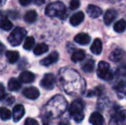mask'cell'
<instances>
[{"mask_svg":"<svg viewBox=\"0 0 126 125\" xmlns=\"http://www.w3.org/2000/svg\"><path fill=\"white\" fill-rule=\"evenodd\" d=\"M61 80L64 91L68 94H74L81 93L85 87L84 80L75 70H62Z\"/></svg>","mask_w":126,"mask_h":125,"instance_id":"cell-1","label":"cell"},{"mask_svg":"<svg viewBox=\"0 0 126 125\" xmlns=\"http://www.w3.org/2000/svg\"><path fill=\"white\" fill-rule=\"evenodd\" d=\"M68 104L67 100L62 95H56L44 107V113L46 117L56 118L65 111Z\"/></svg>","mask_w":126,"mask_h":125,"instance_id":"cell-2","label":"cell"},{"mask_svg":"<svg viewBox=\"0 0 126 125\" xmlns=\"http://www.w3.org/2000/svg\"><path fill=\"white\" fill-rule=\"evenodd\" d=\"M45 12L47 16L63 19L66 15V9L65 5L62 2H53L47 5Z\"/></svg>","mask_w":126,"mask_h":125,"instance_id":"cell-3","label":"cell"},{"mask_svg":"<svg viewBox=\"0 0 126 125\" xmlns=\"http://www.w3.org/2000/svg\"><path fill=\"white\" fill-rule=\"evenodd\" d=\"M83 108H84V104L83 101L80 98L74 100L70 105L69 108V112L70 115L73 117V119L76 123H80L84 118V112H83Z\"/></svg>","mask_w":126,"mask_h":125,"instance_id":"cell-4","label":"cell"},{"mask_svg":"<svg viewBox=\"0 0 126 125\" xmlns=\"http://www.w3.org/2000/svg\"><path fill=\"white\" fill-rule=\"evenodd\" d=\"M27 34V30L23 28L17 27L10 33L8 38V41L12 46H17L19 45Z\"/></svg>","mask_w":126,"mask_h":125,"instance_id":"cell-5","label":"cell"},{"mask_svg":"<svg viewBox=\"0 0 126 125\" xmlns=\"http://www.w3.org/2000/svg\"><path fill=\"white\" fill-rule=\"evenodd\" d=\"M97 75L100 79L105 81H111L114 77L113 73L110 69L109 63L104 61H101L99 63L98 69H97Z\"/></svg>","mask_w":126,"mask_h":125,"instance_id":"cell-6","label":"cell"},{"mask_svg":"<svg viewBox=\"0 0 126 125\" xmlns=\"http://www.w3.org/2000/svg\"><path fill=\"white\" fill-rule=\"evenodd\" d=\"M55 82H56V79L52 74H46L40 82V85L44 88L51 90L54 87Z\"/></svg>","mask_w":126,"mask_h":125,"instance_id":"cell-7","label":"cell"},{"mask_svg":"<svg viewBox=\"0 0 126 125\" xmlns=\"http://www.w3.org/2000/svg\"><path fill=\"white\" fill-rule=\"evenodd\" d=\"M112 125H126V110L118 111L111 119Z\"/></svg>","mask_w":126,"mask_h":125,"instance_id":"cell-8","label":"cell"},{"mask_svg":"<svg viewBox=\"0 0 126 125\" xmlns=\"http://www.w3.org/2000/svg\"><path fill=\"white\" fill-rule=\"evenodd\" d=\"M109 58H110V60L114 63L123 62L126 58V53L125 52V51H123L122 49H115V50L112 51L111 53L110 54Z\"/></svg>","mask_w":126,"mask_h":125,"instance_id":"cell-9","label":"cell"},{"mask_svg":"<svg viewBox=\"0 0 126 125\" xmlns=\"http://www.w3.org/2000/svg\"><path fill=\"white\" fill-rule=\"evenodd\" d=\"M24 96L27 98H29V99H36L39 98L40 96V91L34 87H27L23 90L22 92Z\"/></svg>","mask_w":126,"mask_h":125,"instance_id":"cell-10","label":"cell"},{"mask_svg":"<svg viewBox=\"0 0 126 125\" xmlns=\"http://www.w3.org/2000/svg\"><path fill=\"white\" fill-rule=\"evenodd\" d=\"M25 114V109L23 105H16L13 109V120L14 122H19Z\"/></svg>","mask_w":126,"mask_h":125,"instance_id":"cell-11","label":"cell"},{"mask_svg":"<svg viewBox=\"0 0 126 125\" xmlns=\"http://www.w3.org/2000/svg\"><path fill=\"white\" fill-rule=\"evenodd\" d=\"M87 13L91 18H98L102 14V10L96 5L89 4L87 8Z\"/></svg>","mask_w":126,"mask_h":125,"instance_id":"cell-12","label":"cell"},{"mask_svg":"<svg viewBox=\"0 0 126 125\" xmlns=\"http://www.w3.org/2000/svg\"><path fill=\"white\" fill-rule=\"evenodd\" d=\"M58 53L57 52H53L49 56H47L45 58L42 59L40 63L44 66H49V65L56 63L58 61Z\"/></svg>","mask_w":126,"mask_h":125,"instance_id":"cell-13","label":"cell"},{"mask_svg":"<svg viewBox=\"0 0 126 125\" xmlns=\"http://www.w3.org/2000/svg\"><path fill=\"white\" fill-rule=\"evenodd\" d=\"M83 20H84V14H83V12L78 11L70 17V22L72 26L76 27V26L80 25L83 22Z\"/></svg>","mask_w":126,"mask_h":125,"instance_id":"cell-14","label":"cell"},{"mask_svg":"<svg viewBox=\"0 0 126 125\" xmlns=\"http://www.w3.org/2000/svg\"><path fill=\"white\" fill-rule=\"evenodd\" d=\"M117 11L113 9H110L105 13L104 15V22L106 25H110L117 17Z\"/></svg>","mask_w":126,"mask_h":125,"instance_id":"cell-15","label":"cell"},{"mask_svg":"<svg viewBox=\"0 0 126 125\" xmlns=\"http://www.w3.org/2000/svg\"><path fill=\"white\" fill-rule=\"evenodd\" d=\"M35 75L30 71H24L19 76V82L22 83H31L34 81Z\"/></svg>","mask_w":126,"mask_h":125,"instance_id":"cell-16","label":"cell"},{"mask_svg":"<svg viewBox=\"0 0 126 125\" xmlns=\"http://www.w3.org/2000/svg\"><path fill=\"white\" fill-rule=\"evenodd\" d=\"M74 40L76 42V43L80 44V45H88V43L90 42V40H91V38H90V36L88 34H87V33H78V34H76L75 36V38H74Z\"/></svg>","mask_w":126,"mask_h":125,"instance_id":"cell-17","label":"cell"},{"mask_svg":"<svg viewBox=\"0 0 126 125\" xmlns=\"http://www.w3.org/2000/svg\"><path fill=\"white\" fill-rule=\"evenodd\" d=\"M89 122L92 125H103L104 117L99 112H94L89 117Z\"/></svg>","mask_w":126,"mask_h":125,"instance_id":"cell-18","label":"cell"},{"mask_svg":"<svg viewBox=\"0 0 126 125\" xmlns=\"http://www.w3.org/2000/svg\"><path fill=\"white\" fill-rule=\"evenodd\" d=\"M90 50L95 55H100L102 52V41L100 39H95L94 41L93 42Z\"/></svg>","mask_w":126,"mask_h":125,"instance_id":"cell-19","label":"cell"},{"mask_svg":"<svg viewBox=\"0 0 126 125\" xmlns=\"http://www.w3.org/2000/svg\"><path fill=\"white\" fill-rule=\"evenodd\" d=\"M114 89L118 94V98H122L126 95V84L123 82H119L116 86L114 87Z\"/></svg>","mask_w":126,"mask_h":125,"instance_id":"cell-20","label":"cell"},{"mask_svg":"<svg viewBox=\"0 0 126 125\" xmlns=\"http://www.w3.org/2000/svg\"><path fill=\"white\" fill-rule=\"evenodd\" d=\"M48 52V45L45 43H40L35 46V48L33 49V53L36 56H40L42 54L46 53Z\"/></svg>","mask_w":126,"mask_h":125,"instance_id":"cell-21","label":"cell"},{"mask_svg":"<svg viewBox=\"0 0 126 125\" xmlns=\"http://www.w3.org/2000/svg\"><path fill=\"white\" fill-rule=\"evenodd\" d=\"M81 69H82L83 71L87 72V73L92 72L94 70V61L91 58L86 60L81 64Z\"/></svg>","mask_w":126,"mask_h":125,"instance_id":"cell-22","label":"cell"},{"mask_svg":"<svg viewBox=\"0 0 126 125\" xmlns=\"http://www.w3.org/2000/svg\"><path fill=\"white\" fill-rule=\"evenodd\" d=\"M6 57L10 63H15L18 61L20 55H19V52L16 51H8L6 52Z\"/></svg>","mask_w":126,"mask_h":125,"instance_id":"cell-23","label":"cell"},{"mask_svg":"<svg viewBox=\"0 0 126 125\" xmlns=\"http://www.w3.org/2000/svg\"><path fill=\"white\" fill-rule=\"evenodd\" d=\"M85 52L82 50H77L72 54L71 56V60L74 63H78V62H81L85 59Z\"/></svg>","mask_w":126,"mask_h":125,"instance_id":"cell-24","label":"cell"},{"mask_svg":"<svg viewBox=\"0 0 126 125\" xmlns=\"http://www.w3.org/2000/svg\"><path fill=\"white\" fill-rule=\"evenodd\" d=\"M8 87L10 91H18L21 88V82L17 79L11 78L8 82Z\"/></svg>","mask_w":126,"mask_h":125,"instance_id":"cell-25","label":"cell"},{"mask_svg":"<svg viewBox=\"0 0 126 125\" xmlns=\"http://www.w3.org/2000/svg\"><path fill=\"white\" fill-rule=\"evenodd\" d=\"M113 29L117 33H123L126 29V22L124 19H121V20L116 22L114 26H113Z\"/></svg>","mask_w":126,"mask_h":125,"instance_id":"cell-26","label":"cell"},{"mask_svg":"<svg viewBox=\"0 0 126 125\" xmlns=\"http://www.w3.org/2000/svg\"><path fill=\"white\" fill-rule=\"evenodd\" d=\"M37 19V12L35 10H29L24 15V20L28 23H33Z\"/></svg>","mask_w":126,"mask_h":125,"instance_id":"cell-27","label":"cell"},{"mask_svg":"<svg viewBox=\"0 0 126 125\" xmlns=\"http://www.w3.org/2000/svg\"><path fill=\"white\" fill-rule=\"evenodd\" d=\"M0 28L2 29H3L4 31H9L13 28V24H12V22L8 18L4 17L0 22Z\"/></svg>","mask_w":126,"mask_h":125,"instance_id":"cell-28","label":"cell"},{"mask_svg":"<svg viewBox=\"0 0 126 125\" xmlns=\"http://www.w3.org/2000/svg\"><path fill=\"white\" fill-rule=\"evenodd\" d=\"M34 45V39L32 36H28L25 39V41L23 44V48L27 51L31 50Z\"/></svg>","mask_w":126,"mask_h":125,"instance_id":"cell-29","label":"cell"},{"mask_svg":"<svg viewBox=\"0 0 126 125\" xmlns=\"http://www.w3.org/2000/svg\"><path fill=\"white\" fill-rule=\"evenodd\" d=\"M11 117V112L10 111V110H8L7 108L4 107H1L0 108V118L2 120H9Z\"/></svg>","mask_w":126,"mask_h":125,"instance_id":"cell-30","label":"cell"},{"mask_svg":"<svg viewBox=\"0 0 126 125\" xmlns=\"http://www.w3.org/2000/svg\"><path fill=\"white\" fill-rule=\"evenodd\" d=\"M24 125H39V123L37 122L35 119L28 117V118L26 119L25 123H24Z\"/></svg>","mask_w":126,"mask_h":125,"instance_id":"cell-31","label":"cell"},{"mask_svg":"<svg viewBox=\"0 0 126 125\" xmlns=\"http://www.w3.org/2000/svg\"><path fill=\"white\" fill-rule=\"evenodd\" d=\"M80 6V2L76 1V0H73L70 3V10H76L78 7Z\"/></svg>","mask_w":126,"mask_h":125,"instance_id":"cell-32","label":"cell"},{"mask_svg":"<svg viewBox=\"0 0 126 125\" xmlns=\"http://www.w3.org/2000/svg\"><path fill=\"white\" fill-rule=\"evenodd\" d=\"M5 96H6V94H5V89H4V87H3V84L0 83V100L3 99Z\"/></svg>","mask_w":126,"mask_h":125,"instance_id":"cell-33","label":"cell"},{"mask_svg":"<svg viewBox=\"0 0 126 125\" xmlns=\"http://www.w3.org/2000/svg\"><path fill=\"white\" fill-rule=\"evenodd\" d=\"M3 100H4L7 104H10H10H12V102L14 101V98L11 95H6V96L4 97V98H3Z\"/></svg>","mask_w":126,"mask_h":125,"instance_id":"cell-34","label":"cell"},{"mask_svg":"<svg viewBox=\"0 0 126 125\" xmlns=\"http://www.w3.org/2000/svg\"><path fill=\"white\" fill-rule=\"evenodd\" d=\"M19 3H20L22 5H24V6H26V5H28L29 3H31V1H30V0H21Z\"/></svg>","mask_w":126,"mask_h":125,"instance_id":"cell-35","label":"cell"},{"mask_svg":"<svg viewBox=\"0 0 126 125\" xmlns=\"http://www.w3.org/2000/svg\"><path fill=\"white\" fill-rule=\"evenodd\" d=\"M3 50H4V45H3V44L1 43V42H0V55L3 53Z\"/></svg>","mask_w":126,"mask_h":125,"instance_id":"cell-36","label":"cell"},{"mask_svg":"<svg viewBox=\"0 0 126 125\" xmlns=\"http://www.w3.org/2000/svg\"><path fill=\"white\" fill-rule=\"evenodd\" d=\"M59 125H69V124H67V123H61V124H60Z\"/></svg>","mask_w":126,"mask_h":125,"instance_id":"cell-37","label":"cell"},{"mask_svg":"<svg viewBox=\"0 0 126 125\" xmlns=\"http://www.w3.org/2000/svg\"><path fill=\"white\" fill-rule=\"evenodd\" d=\"M1 15H2V13H1V12H0V17H1Z\"/></svg>","mask_w":126,"mask_h":125,"instance_id":"cell-38","label":"cell"},{"mask_svg":"<svg viewBox=\"0 0 126 125\" xmlns=\"http://www.w3.org/2000/svg\"><path fill=\"white\" fill-rule=\"evenodd\" d=\"M44 125H47V124H44Z\"/></svg>","mask_w":126,"mask_h":125,"instance_id":"cell-39","label":"cell"}]
</instances>
